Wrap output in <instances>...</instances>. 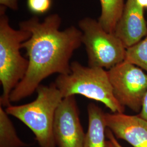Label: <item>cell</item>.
Wrapping results in <instances>:
<instances>
[{
  "label": "cell",
  "mask_w": 147,
  "mask_h": 147,
  "mask_svg": "<svg viewBox=\"0 0 147 147\" xmlns=\"http://www.w3.org/2000/svg\"><path fill=\"white\" fill-rule=\"evenodd\" d=\"M61 24V18L57 14L47 16L42 22L36 16L20 22V28L31 34L21 44L26 51L28 67L11 92V102L31 95L44 79L53 74L70 73V60L82 44V32L73 26L59 31Z\"/></svg>",
  "instance_id": "1"
},
{
  "label": "cell",
  "mask_w": 147,
  "mask_h": 147,
  "mask_svg": "<svg viewBox=\"0 0 147 147\" xmlns=\"http://www.w3.org/2000/svg\"><path fill=\"white\" fill-rule=\"evenodd\" d=\"M31 102L5 107L8 115L18 119L31 130L41 147H56L53 125L56 110L63 99L55 83L39 85Z\"/></svg>",
  "instance_id": "2"
},
{
  "label": "cell",
  "mask_w": 147,
  "mask_h": 147,
  "mask_svg": "<svg viewBox=\"0 0 147 147\" xmlns=\"http://www.w3.org/2000/svg\"><path fill=\"white\" fill-rule=\"evenodd\" d=\"M5 8L0 7V81L2 87L0 105L7 107L11 105V92L26 74L28 60L22 56L20 50L22 43L28 40L31 34L10 26Z\"/></svg>",
  "instance_id": "3"
},
{
  "label": "cell",
  "mask_w": 147,
  "mask_h": 147,
  "mask_svg": "<svg viewBox=\"0 0 147 147\" xmlns=\"http://www.w3.org/2000/svg\"><path fill=\"white\" fill-rule=\"evenodd\" d=\"M71 72L59 75L55 83L63 98L80 94L101 102L112 113H124L113 94L107 71L104 69L85 67L77 61L70 64Z\"/></svg>",
  "instance_id": "4"
},
{
  "label": "cell",
  "mask_w": 147,
  "mask_h": 147,
  "mask_svg": "<svg viewBox=\"0 0 147 147\" xmlns=\"http://www.w3.org/2000/svg\"><path fill=\"white\" fill-rule=\"evenodd\" d=\"M88 67L110 69L124 61L126 48L114 33L106 31L98 21L85 18L79 21Z\"/></svg>",
  "instance_id": "5"
},
{
  "label": "cell",
  "mask_w": 147,
  "mask_h": 147,
  "mask_svg": "<svg viewBox=\"0 0 147 147\" xmlns=\"http://www.w3.org/2000/svg\"><path fill=\"white\" fill-rule=\"evenodd\" d=\"M107 72L113 94L118 102L135 112L141 110L147 91V74L135 65L125 61Z\"/></svg>",
  "instance_id": "6"
},
{
  "label": "cell",
  "mask_w": 147,
  "mask_h": 147,
  "mask_svg": "<svg viewBox=\"0 0 147 147\" xmlns=\"http://www.w3.org/2000/svg\"><path fill=\"white\" fill-rule=\"evenodd\" d=\"M75 95L63 98L55 116L53 135L58 147H84L86 134Z\"/></svg>",
  "instance_id": "7"
},
{
  "label": "cell",
  "mask_w": 147,
  "mask_h": 147,
  "mask_svg": "<svg viewBox=\"0 0 147 147\" xmlns=\"http://www.w3.org/2000/svg\"><path fill=\"white\" fill-rule=\"evenodd\" d=\"M106 127L115 136L133 147H147V121L137 116L123 113H105Z\"/></svg>",
  "instance_id": "8"
},
{
  "label": "cell",
  "mask_w": 147,
  "mask_h": 147,
  "mask_svg": "<svg viewBox=\"0 0 147 147\" xmlns=\"http://www.w3.org/2000/svg\"><path fill=\"white\" fill-rule=\"evenodd\" d=\"M114 34L121 39L126 49L140 42L147 36V25L144 8L137 0H127L118 21Z\"/></svg>",
  "instance_id": "9"
},
{
  "label": "cell",
  "mask_w": 147,
  "mask_h": 147,
  "mask_svg": "<svg viewBox=\"0 0 147 147\" xmlns=\"http://www.w3.org/2000/svg\"><path fill=\"white\" fill-rule=\"evenodd\" d=\"M87 111L88 127L84 147H106L105 113L93 103L88 105Z\"/></svg>",
  "instance_id": "10"
},
{
  "label": "cell",
  "mask_w": 147,
  "mask_h": 147,
  "mask_svg": "<svg viewBox=\"0 0 147 147\" xmlns=\"http://www.w3.org/2000/svg\"><path fill=\"white\" fill-rule=\"evenodd\" d=\"M101 13L98 22L105 31L114 33L124 7V0H100Z\"/></svg>",
  "instance_id": "11"
},
{
  "label": "cell",
  "mask_w": 147,
  "mask_h": 147,
  "mask_svg": "<svg viewBox=\"0 0 147 147\" xmlns=\"http://www.w3.org/2000/svg\"><path fill=\"white\" fill-rule=\"evenodd\" d=\"M29 144L18 137L8 115L0 105V147H26Z\"/></svg>",
  "instance_id": "12"
},
{
  "label": "cell",
  "mask_w": 147,
  "mask_h": 147,
  "mask_svg": "<svg viewBox=\"0 0 147 147\" xmlns=\"http://www.w3.org/2000/svg\"><path fill=\"white\" fill-rule=\"evenodd\" d=\"M124 61L147 71V36L143 40L126 49Z\"/></svg>",
  "instance_id": "13"
},
{
  "label": "cell",
  "mask_w": 147,
  "mask_h": 147,
  "mask_svg": "<svg viewBox=\"0 0 147 147\" xmlns=\"http://www.w3.org/2000/svg\"><path fill=\"white\" fill-rule=\"evenodd\" d=\"M52 5V0H27L29 10L37 14H44L49 11Z\"/></svg>",
  "instance_id": "14"
},
{
  "label": "cell",
  "mask_w": 147,
  "mask_h": 147,
  "mask_svg": "<svg viewBox=\"0 0 147 147\" xmlns=\"http://www.w3.org/2000/svg\"><path fill=\"white\" fill-rule=\"evenodd\" d=\"M1 5L16 11L18 9V0H0Z\"/></svg>",
  "instance_id": "15"
},
{
  "label": "cell",
  "mask_w": 147,
  "mask_h": 147,
  "mask_svg": "<svg viewBox=\"0 0 147 147\" xmlns=\"http://www.w3.org/2000/svg\"><path fill=\"white\" fill-rule=\"evenodd\" d=\"M105 134H106V136L108 138L109 141H110L111 142L113 143V144L115 146V147H123L120 144V143L117 141V140H116V137L113 134L112 132L109 129L107 128L106 129Z\"/></svg>",
  "instance_id": "16"
},
{
  "label": "cell",
  "mask_w": 147,
  "mask_h": 147,
  "mask_svg": "<svg viewBox=\"0 0 147 147\" xmlns=\"http://www.w3.org/2000/svg\"><path fill=\"white\" fill-rule=\"evenodd\" d=\"M138 116L147 121V91L144 97L142 109Z\"/></svg>",
  "instance_id": "17"
},
{
  "label": "cell",
  "mask_w": 147,
  "mask_h": 147,
  "mask_svg": "<svg viewBox=\"0 0 147 147\" xmlns=\"http://www.w3.org/2000/svg\"><path fill=\"white\" fill-rule=\"evenodd\" d=\"M137 2L143 8H147V0H137Z\"/></svg>",
  "instance_id": "18"
},
{
  "label": "cell",
  "mask_w": 147,
  "mask_h": 147,
  "mask_svg": "<svg viewBox=\"0 0 147 147\" xmlns=\"http://www.w3.org/2000/svg\"><path fill=\"white\" fill-rule=\"evenodd\" d=\"M106 147H115L110 141H107L106 142Z\"/></svg>",
  "instance_id": "19"
}]
</instances>
